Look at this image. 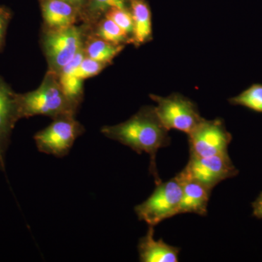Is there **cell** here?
<instances>
[{"label":"cell","instance_id":"6da1fadb","mask_svg":"<svg viewBox=\"0 0 262 262\" xmlns=\"http://www.w3.org/2000/svg\"><path fill=\"white\" fill-rule=\"evenodd\" d=\"M101 133L113 140L130 147L139 155L150 157V173L156 184L162 182L156 165L158 150L170 143L168 130L165 128L155 112V106H144L126 121L101 128Z\"/></svg>","mask_w":262,"mask_h":262},{"label":"cell","instance_id":"7a4b0ae2","mask_svg":"<svg viewBox=\"0 0 262 262\" xmlns=\"http://www.w3.org/2000/svg\"><path fill=\"white\" fill-rule=\"evenodd\" d=\"M15 106L18 120L36 115L55 119L75 115L76 108L63 94L58 76L48 72L37 89L24 94H16Z\"/></svg>","mask_w":262,"mask_h":262},{"label":"cell","instance_id":"3957f363","mask_svg":"<svg viewBox=\"0 0 262 262\" xmlns=\"http://www.w3.org/2000/svg\"><path fill=\"white\" fill-rule=\"evenodd\" d=\"M156 185L149 198L134 208L139 220L151 227L178 215L182 196V184L177 177Z\"/></svg>","mask_w":262,"mask_h":262},{"label":"cell","instance_id":"277c9868","mask_svg":"<svg viewBox=\"0 0 262 262\" xmlns=\"http://www.w3.org/2000/svg\"><path fill=\"white\" fill-rule=\"evenodd\" d=\"M157 103V115L167 130H177L189 134L203 120L195 103L179 94L167 97L150 95Z\"/></svg>","mask_w":262,"mask_h":262},{"label":"cell","instance_id":"5b68a950","mask_svg":"<svg viewBox=\"0 0 262 262\" xmlns=\"http://www.w3.org/2000/svg\"><path fill=\"white\" fill-rule=\"evenodd\" d=\"M84 131L75 115H64L53 119L51 125L35 134L34 139L40 152L63 158L70 153L75 141Z\"/></svg>","mask_w":262,"mask_h":262},{"label":"cell","instance_id":"8992f818","mask_svg":"<svg viewBox=\"0 0 262 262\" xmlns=\"http://www.w3.org/2000/svg\"><path fill=\"white\" fill-rule=\"evenodd\" d=\"M83 31L75 25L67 28L48 29L42 39L43 49L49 72L58 76L64 66L84 47Z\"/></svg>","mask_w":262,"mask_h":262},{"label":"cell","instance_id":"52a82bcc","mask_svg":"<svg viewBox=\"0 0 262 262\" xmlns=\"http://www.w3.org/2000/svg\"><path fill=\"white\" fill-rule=\"evenodd\" d=\"M238 173L229 155L198 157L190 155L185 168L177 177L196 181L213 189L220 182L233 178Z\"/></svg>","mask_w":262,"mask_h":262},{"label":"cell","instance_id":"ba28073f","mask_svg":"<svg viewBox=\"0 0 262 262\" xmlns=\"http://www.w3.org/2000/svg\"><path fill=\"white\" fill-rule=\"evenodd\" d=\"M188 136L190 155L198 157L229 155L228 146L232 136L222 119L203 118Z\"/></svg>","mask_w":262,"mask_h":262},{"label":"cell","instance_id":"9c48e42d","mask_svg":"<svg viewBox=\"0 0 262 262\" xmlns=\"http://www.w3.org/2000/svg\"><path fill=\"white\" fill-rule=\"evenodd\" d=\"M177 179L182 186L179 214L195 213L202 216L206 215L212 189L194 180L179 179L178 177Z\"/></svg>","mask_w":262,"mask_h":262},{"label":"cell","instance_id":"30bf717a","mask_svg":"<svg viewBox=\"0 0 262 262\" xmlns=\"http://www.w3.org/2000/svg\"><path fill=\"white\" fill-rule=\"evenodd\" d=\"M154 227L149 226L146 235L139 239V260L142 262H177L180 248L170 246L163 239L155 241Z\"/></svg>","mask_w":262,"mask_h":262},{"label":"cell","instance_id":"8fae6325","mask_svg":"<svg viewBox=\"0 0 262 262\" xmlns=\"http://www.w3.org/2000/svg\"><path fill=\"white\" fill-rule=\"evenodd\" d=\"M42 12L48 29H59L75 25L80 10L63 0H42Z\"/></svg>","mask_w":262,"mask_h":262},{"label":"cell","instance_id":"7c38bea8","mask_svg":"<svg viewBox=\"0 0 262 262\" xmlns=\"http://www.w3.org/2000/svg\"><path fill=\"white\" fill-rule=\"evenodd\" d=\"M134 18V32L131 42L139 46L151 40L152 37L151 10L144 0H130Z\"/></svg>","mask_w":262,"mask_h":262},{"label":"cell","instance_id":"4fadbf2b","mask_svg":"<svg viewBox=\"0 0 262 262\" xmlns=\"http://www.w3.org/2000/svg\"><path fill=\"white\" fill-rule=\"evenodd\" d=\"M124 48V45L113 44L98 37L91 38L84 46L87 57L107 65L121 53Z\"/></svg>","mask_w":262,"mask_h":262},{"label":"cell","instance_id":"5bb4252c","mask_svg":"<svg viewBox=\"0 0 262 262\" xmlns=\"http://www.w3.org/2000/svg\"><path fill=\"white\" fill-rule=\"evenodd\" d=\"M229 102L262 113V84H253L237 96L229 98Z\"/></svg>","mask_w":262,"mask_h":262},{"label":"cell","instance_id":"9a60e30c","mask_svg":"<svg viewBox=\"0 0 262 262\" xmlns=\"http://www.w3.org/2000/svg\"><path fill=\"white\" fill-rule=\"evenodd\" d=\"M96 37L106 42L115 45H123L130 42V38L111 19L104 16L98 24L96 32Z\"/></svg>","mask_w":262,"mask_h":262},{"label":"cell","instance_id":"2e32d148","mask_svg":"<svg viewBox=\"0 0 262 262\" xmlns=\"http://www.w3.org/2000/svg\"><path fill=\"white\" fill-rule=\"evenodd\" d=\"M127 0H87L82 9L90 20H96L113 8L128 9Z\"/></svg>","mask_w":262,"mask_h":262},{"label":"cell","instance_id":"e0dca14e","mask_svg":"<svg viewBox=\"0 0 262 262\" xmlns=\"http://www.w3.org/2000/svg\"><path fill=\"white\" fill-rule=\"evenodd\" d=\"M63 94L77 110L82 101L83 95V80L74 75H58Z\"/></svg>","mask_w":262,"mask_h":262},{"label":"cell","instance_id":"ac0fdd59","mask_svg":"<svg viewBox=\"0 0 262 262\" xmlns=\"http://www.w3.org/2000/svg\"><path fill=\"white\" fill-rule=\"evenodd\" d=\"M15 96L9 86L0 77V112L13 118L15 122L18 120L15 106Z\"/></svg>","mask_w":262,"mask_h":262},{"label":"cell","instance_id":"d6986e66","mask_svg":"<svg viewBox=\"0 0 262 262\" xmlns=\"http://www.w3.org/2000/svg\"><path fill=\"white\" fill-rule=\"evenodd\" d=\"M105 17L113 20L118 27L124 31L130 38L134 32V18L130 10L113 8L104 15Z\"/></svg>","mask_w":262,"mask_h":262},{"label":"cell","instance_id":"ffe728a7","mask_svg":"<svg viewBox=\"0 0 262 262\" xmlns=\"http://www.w3.org/2000/svg\"><path fill=\"white\" fill-rule=\"evenodd\" d=\"M106 66L108 65L106 63H101V62L96 61V60L86 56L83 61L81 63L78 68L72 75L84 80V79L98 75Z\"/></svg>","mask_w":262,"mask_h":262},{"label":"cell","instance_id":"44dd1931","mask_svg":"<svg viewBox=\"0 0 262 262\" xmlns=\"http://www.w3.org/2000/svg\"><path fill=\"white\" fill-rule=\"evenodd\" d=\"M11 18V10L7 7L0 5V52L4 47L7 30Z\"/></svg>","mask_w":262,"mask_h":262},{"label":"cell","instance_id":"7402d4cb","mask_svg":"<svg viewBox=\"0 0 262 262\" xmlns=\"http://www.w3.org/2000/svg\"><path fill=\"white\" fill-rule=\"evenodd\" d=\"M86 53L84 51V47L81 48L80 51L76 53L75 56L72 58L67 65L63 67L61 72H60L59 75H73L74 72L75 70L78 68L79 66L81 64L84 58H85Z\"/></svg>","mask_w":262,"mask_h":262},{"label":"cell","instance_id":"603a6c76","mask_svg":"<svg viewBox=\"0 0 262 262\" xmlns=\"http://www.w3.org/2000/svg\"><path fill=\"white\" fill-rule=\"evenodd\" d=\"M253 215L259 220H262V192L252 203Z\"/></svg>","mask_w":262,"mask_h":262},{"label":"cell","instance_id":"cb8c5ba5","mask_svg":"<svg viewBox=\"0 0 262 262\" xmlns=\"http://www.w3.org/2000/svg\"><path fill=\"white\" fill-rule=\"evenodd\" d=\"M63 1L67 2V3H70L71 5H74L81 11V9L83 8L87 0H63Z\"/></svg>","mask_w":262,"mask_h":262}]
</instances>
